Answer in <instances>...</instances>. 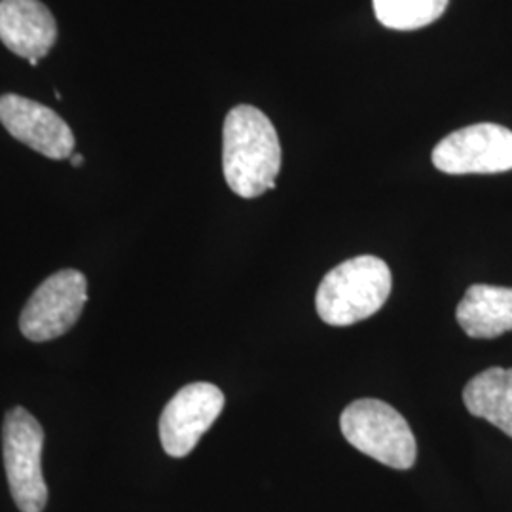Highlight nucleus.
I'll return each mask as SVG.
<instances>
[{
  "label": "nucleus",
  "instance_id": "nucleus-1",
  "mask_svg": "<svg viewBox=\"0 0 512 512\" xmlns=\"http://www.w3.org/2000/svg\"><path fill=\"white\" fill-rule=\"evenodd\" d=\"M281 145L270 118L251 105L230 110L222 129V171L234 194L245 200L275 188Z\"/></svg>",
  "mask_w": 512,
  "mask_h": 512
},
{
  "label": "nucleus",
  "instance_id": "nucleus-2",
  "mask_svg": "<svg viewBox=\"0 0 512 512\" xmlns=\"http://www.w3.org/2000/svg\"><path fill=\"white\" fill-rule=\"evenodd\" d=\"M391 270L378 256H355L321 281L315 308L327 325L349 327L382 310L391 294Z\"/></svg>",
  "mask_w": 512,
  "mask_h": 512
},
{
  "label": "nucleus",
  "instance_id": "nucleus-3",
  "mask_svg": "<svg viewBox=\"0 0 512 512\" xmlns=\"http://www.w3.org/2000/svg\"><path fill=\"white\" fill-rule=\"evenodd\" d=\"M340 429L353 448L397 471L414 467L418 446L403 414L378 399H359L340 416Z\"/></svg>",
  "mask_w": 512,
  "mask_h": 512
},
{
  "label": "nucleus",
  "instance_id": "nucleus-4",
  "mask_svg": "<svg viewBox=\"0 0 512 512\" xmlns=\"http://www.w3.org/2000/svg\"><path fill=\"white\" fill-rule=\"evenodd\" d=\"M42 448L44 429L37 418L25 408L10 410L2 427V454L10 494L21 512H42L48 503Z\"/></svg>",
  "mask_w": 512,
  "mask_h": 512
},
{
  "label": "nucleus",
  "instance_id": "nucleus-5",
  "mask_svg": "<svg viewBox=\"0 0 512 512\" xmlns=\"http://www.w3.org/2000/svg\"><path fill=\"white\" fill-rule=\"evenodd\" d=\"M88 302V281L76 270L50 275L25 304L19 330L31 342H50L73 329Z\"/></svg>",
  "mask_w": 512,
  "mask_h": 512
},
{
  "label": "nucleus",
  "instance_id": "nucleus-6",
  "mask_svg": "<svg viewBox=\"0 0 512 512\" xmlns=\"http://www.w3.org/2000/svg\"><path fill=\"white\" fill-rule=\"evenodd\" d=\"M431 158L448 175L511 171L512 131L497 124L458 129L440 141Z\"/></svg>",
  "mask_w": 512,
  "mask_h": 512
},
{
  "label": "nucleus",
  "instance_id": "nucleus-7",
  "mask_svg": "<svg viewBox=\"0 0 512 512\" xmlns=\"http://www.w3.org/2000/svg\"><path fill=\"white\" fill-rule=\"evenodd\" d=\"M224 393L207 382L183 387L164 408L160 418V440L165 454L186 458L219 418Z\"/></svg>",
  "mask_w": 512,
  "mask_h": 512
},
{
  "label": "nucleus",
  "instance_id": "nucleus-8",
  "mask_svg": "<svg viewBox=\"0 0 512 512\" xmlns=\"http://www.w3.org/2000/svg\"><path fill=\"white\" fill-rule=\"evenodd\" d=\"M0 122L14 139L46 158L65 160L73 156L76 147L73 129L57 112L37 101L16 93L2 95Z\"/></svg>",
  "mask_w": 512,
  "mask_h": 512
},
{
  "label": "nucleus",
  "instance_id": "nucleus-9",
  "mask_svg": "<svg viewBox=\"0 0 512 512\" xmlns=\"http://www.w3.org/2000/svg\"><path fill=\"white\" fill-rule=\"evenodd\" d=\"M0 40L23 59H42L54 48L57 23L40 0H0Z\"/></svg>",
  "mask_w": 512,
  "mask_h": 512
},
{
  "label": "nucleus",
  "instance_id": "nucleus-10",
  "mask_svg": "<svg viewBox=\"0 0 512 512\" xmlns=\"http://www.w3.org/2000/svg\"><path fill=\"white\" fill-rule=\"evenodd\" d=\"M459 327L471 338L492 340L512 330V289L473 285L456 310Z\"/></svg>",
  "mask_w": 512,
  "mask_h": 512
},
{
  "label": "nucleus",
  "instance_id": "nucleus-11",
  "mask_svg": "<svg viewBox=\"0 0 512 512\" xmlns=\"http://www.w3.org/2000/svg\"><path fill=\"white\" fill-rule=\"evenodd\" d=\"M463 403L475 418L490 421L512 439V368L492 366L463 389Z\"/></svg>",
  "mask_w": 512,
  "mask_h": 512
},
{
  "label": "nucleus",
  "instance_id": "nucleus-12",
  "mask_svg": "<svg viewBox=\"0 0 512 512\" xmlns=\"http://www.w3.org/2000/svg\"><path fill=\"white\" fill-rule=\"evenodd\" d=\"M450 0H372L374 14L387 29L414 31L435 23Z\"/></svg>",
  "mask_w": 512,
  "mask_h": 512
},
{
  "label": "nucleus",
  "instance_id": "nucleus-13",
  "mask_svg": "<svg viewBox=\"0 0 512 512\" xmlns=\"http://www.w3.org/2000/svg\"><path fill=\"white\" fill-rule=\"evenodd\" d=\"M71 164H73L74 167H80V165L84 164V156H82V154H73V156H71Z\"/></svg>",
  "mask_w": 512,
  "mask_h": 512
},
{
  "label": "nucleus",
  "instance_id": "nucleus-14",
  "mask_svg": "<svg viewBox=\"0 0 512 512\" xmlns=\"http://www.w3.org/2000/svg\"><path fill=\"white\" fill-rule=\"evenodd\" d=\"M29 65H31V67H37V65H38L37 57H33V59H29Z\"/></svg>",
  "mask_w": 512,
  "mask_h": 512
},
{
  "label": "nucleus",
  "instance_id": "nucleus-15",
  "mask_svg": "<svg viewBox=\"0 0 512 512\" xmlns=\"http://www.w3.org/2000/svg\"><path fill=\"white\" fill-rule=\"evenodd\" d=\"M54 95H55V99H59V101H61V99H63V95H61V93H59V92H55Z\"/></svg>",
  "mask_w": 512,
  "mask_h": 512
}]
</instances>
